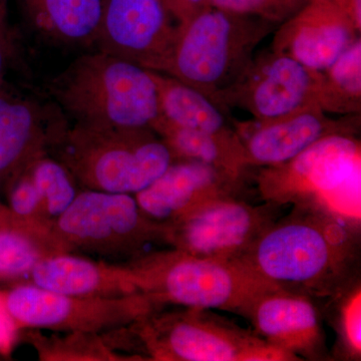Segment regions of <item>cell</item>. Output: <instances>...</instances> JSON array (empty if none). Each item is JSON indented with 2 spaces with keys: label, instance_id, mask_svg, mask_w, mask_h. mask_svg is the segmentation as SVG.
Here are the masks:
<instances>
[{
  "label": "cell",
  "instance_id": "2e32d148",
  "mask_svg": "<svg viewBox=\"0 0 361 361\" xmlns=\"http://www.w3.org/2000/svg\"><path fill=\"white\" fill-rule=\"evenodd\" d=\"M360 32L351 16L331 0H310L278 26L272 51L323 71L360 39Z\"/></svg>",
  "mask_w": 361,
  "mask_h": 361
},
{
  "label": "cell",
  "instance_id": "83f0119b",
  "mask_svg": "<svg viewBox=\"0 0 361 361\" xmlns=\"http://www.w3.org/2000/svg\"><path fill=\"white\" fill-rule=\"evenodd\" d=\"M6 187L9 203L7 207L14 215L37 224L54 226V222L45 216L39 191L26 169L7 183Z\"/></svg>",
  "mask_w": 361,
  "mask_h": 361
},
{
  "label": "cell",
  "instance_id": "d4e9b609",
  "mask_svg": "<svg viewBox=\"0 0 361 361\" xmlns=\"http://www.w3.org/2000/svg\"><path fill=\"white\" fill-rule=\"evenodd\" d=\"M32 330L30 341L40 360L115 361L129 358L114 350L103 334L63 332L65 336H45L39 330Z\"/></svg>",
  "mask_w": 361,
  "mask_h": 361
},
{
  "label": "cell",
  "instance_id": "ffe728a7",
  "mask_svg": "<svg viewBox=\"0 0 361 361\" xmlns=\"http://www.w3.org/2000/svg\"><path fill=\"white\" fill-rule=\"evenodd\" d=\"M68 253L54 231L44 226L21 219L8 207H0V280L27 278L42 259Z\"/></svg>",
  "mask_w": 361,
  "mask_h": 361
},
{
  "label": "cell",
  "instance_id": "d6986e66",
  "mask_svg": "<svg viewBox=\"0 0 361 361\" xmlns=\"http://www.w3.org/2000/svg\"><path fill=\"white\" fill-rule=\"evenodd\" d=\"M42 39L63 47L94 49L102 0H18Z\"/></svg>",
  "mask_w": 361,
  "mask_h": 361
},
{
  "label": "cell",
  "instance_id": "52a82bcc",
  "mask_svg": "<svg viewBox=\"0 0 361 361\" xmlns=\"http://www.w3.org/2000/svg\"><path fill=\"white\" fill-rule=\"evenodd\" d=\"M163 308L130 324L146 360L298 361L210 310Z\"/></svg>",
  "mask_w": 361,
  "mask_h": 361
},
{
  "label": "cell",
  "instance_id": "836d02e7",
  "mask_svg": "<svg viewBox=\"0 0 361 361\" xmlns=\"http://www.w3.org/2000/svg\"><path fill=\"white\" fill-rule=\"evenodd\" d=\"M1 206H2V204H1V203H0V207H1Z\"/></svg>",
  "mask_w": 361,
  "mask_h": 361
},
{
  "label": "cell",
  "instance_id": "8fae6325",
  "mask_svg": "<svg viewBox=\"0 0 361 361\" xmlns=\"http://www.w3.org/2000/svg\"><path fill=\"white\" fill-rule=\"evenodd\" d=\"M180 27L163 0H102L94 49L164 73Z\"/></svg>",
  "mask_w": 361,
  "mask_h": 361
},
{
  "label": "cell",
  "instance_id": "e0dca14e",
  "mask_svg": "<svg viewBox=\"0 0 361 361\" xmlns=\"http://www.w3.org/2000/svg\"><path fill=\"white\" fill-rule=\"evenodd\" d=\"M360 115L334 120L318 106L270 122L241 137L251 168L271 167L291 160L316 142L336 134L357 135Z\"/></svg>",
  "mask_w": 361,
  "mask_h": 361
},
{
  "label": "cell",
  "instance_id": "4dcf8cb0",
  "mask_svg": "<svg viewBox=\"0 0 361 361\" xmlns=\"http://www.w3.org/2000/svg\"><path fill=\"white\" fill-rule=\"evenodd\" d=\"M13 42L7 18H0V87L6 82L7 68L13 56Z\"/></svg>",
  "mask_w": 361,
  "mask_h": 361
},
{
  "label": "cell",
  "instance_id": "d6a6232c",
  "mask_svg": "<svg viewBox=\"0 0 361 361\" xmlns=\"http://www.w3.org/2000/svg\"><path fill=\"white\" fill-rule=\"evenodd\" d=\"M0 18H7V0H0Z\"/></svg>",
  "mask_w": 361,
  "mask_h": 361
},
{
  "label": "cell",
  "instance_id": "7402d4cb",
  "mask_svg": "<svg viewBox=\"0 0 361 361\" xmlns=\"http://www.w3.org/2000/svg\"><path fill=\"white\" fill-rule=\"evenodd\" d=\"M158 87L161 116L185 129L213 135H234L224 110L200 90L166 73L152 71Z\"/></svg>",
  "mask_w": 361,
  "mask_h": 361
},
{
  "label": "cell",
  "instance_id": "5bb4252c",
  "mask_svg": "<svg viewBox=\"0 0 361 361\" xmlns=\"http://www.w3.org/2000/svg\"><path fill=\"white\" fill-rule=\"evenodd\" d=\"M244 180L201 161L175 159L160 177L134 196L142 212L166 225L208 202L241 197Z\"/></svg>",
  "mask_w": 361,
  "mask_h": 361
},
{
  "label": "cell",
  "instance_id": "3957f363",
  "mask_svg": "<svg viewBox=\"0 0 361 361\" xmlns=\"http://www.w3.org/2000/svg\"><path fill=\"white\" fill-rule=\"evenodd\" d=\"M139 293L158 305L217 310L246 318L259 297L280 289L239 260L199 257L169 248L125 263Z\"/></svg>",
  "mask_w": 361,
  "mask_h": 361
},
{
  "label": "cell",
  "instance_id": "5b68a950",
  "mask_svg": "<svg viewBox=\"0 0 361 361\" xmlns=\"http://www.w3.org/2000/svg\"><path fill=\"white\" fill-rule=\"evenodd\" d=\"M361 142L357 135L323 137L291 160L261 167V199L277 206H310L360 225Z\"/></svg>",
  "mask_w": 361,
  "mask_h": 361
},
{
  "label": "cell",
  "instance_id": "7c38bea8",
  "mask_svg": "<svg viewBox=\"0 0 361 361\" xmlns=\"http://www.w3.org/2000/svg\"><path fill=\"white\" fill-rule=\"evenodd\" d=\"M320 71L295 59L270 51L252 59L238 82L223 96L220 106H237L258 123L279 120L318 106Z\"/></svg>",
  "mask_w": 361,
  "mask_h": 361
},
{
  "label": "cell",
  "instance_id": "ac0fdd59",
  "mask_svg": "<svg viewBox=\"0 0 361 361\" xmlns=\"http://www.w3.org/2000/svg\"><path fill=\"white\" fill-rule=\"evenodd\" d=\"M28 282L44 290L80 297H120L139 293L125 264L59 253L39 261Z\"/></svg>",
  "mask_w": 361,
  "mask_h": 361
},
{
  "label": "cell",
  "instance_id": "603a6c76",
  "mask_svg": "<svg viewBox=\"0 0 361 361\" xmlns=\"http://www.w3.org/2000/svg\"><path fill=\"white\" fill-rule=\"evenodd\" d=\"M317 104L325 113L360 115L361 37L329 68L320 71Z\"/></svg>",
  "mask_w": 361,
  "mask_h": 361
},
{
  "label": "cell",
  "instance_id": "4fadbf2b",
  "mask_svg": "<svg viewBox=\"0 0 361 361\" xmlns=\"http://www.w3.org/2000/svg\"><path fill=\"white\" fill-rule=\"evenodd\" d=\"M56 102L45 92L0 87V180L6 184L52 147L70 126Z\"/></svg>",
  "mask_w": 361,
  "mask_h": 361
},
{
  "label": "cell",
  "instance_id": "9a60e30c",
  "mask_svg": "<svg viewBox=\"0 0 361 361\" xmlns=\"http://www.w3.org/2000/svg\"><path fill=\"white\" fill-rule=\"evenodd\" d=\"M318 303L310 296L276 289L259 297L246 319L263 341L298 361L332 360Z\"/></svg>",
  "mask_w": 361,
  "mask_h": 361
},
{
  "label": "cell",
  "instance_id": "4316f807",
  "mask_svg": "<svg viewBox=\"0 0 361 361\" xmlns=\"http://www.w3.org/2000/svg\"><path fill=\"white\" fill-rule=\"evenodd\" d=\"M308 1L310 0H209V4L280 25L300 11Z\"/></svg>",
  "mask_w": 361,
  "mask_h": 361
},
{
  "label": "cell",
  "instance_id": "f1b7e54d",
  "mask_svg": "<svg viewBox=\"0 0 361 361\" xmlns=\"http://www.w3.org/2000/svg\"><path fill=\"white\" fill-rule=\"evenodd\" d=\"M20 330L7 308L4 292L0 291V355H11Z\"/></svg>",
  "mask_w": 361,
  "mask_h": 361
},
{
  "label": "cell",
  "instance_id": "ba28073f",
  "mask_svg": "<svg viewBox=\"0 0 361 361\" xmlns=\"http://www.w3.org/2000/svg\"><path fill=\"white\" fill-rule=\"evenodd\" d=\"M66 251L130 261L149 244H165L166 226L148 217L134 195L82 189L54 221Z\"/></svg>",
  "mask_w": 361,
  "mask_h": 361
},
{
  "label": "cell",
  "instance_id": "277c9868",
  "mask_svg": "<svg viewBox=\"0 0 361 361\" xmlns=\"http://www.w3.org/2000/svg\"><path fill=\"white\" fill-rule=\"evenodd\" d=\"M49 155L82 189L130 195L148 187L175 160L152 129H97L71 123Z\"/></svg>",
  "mask_w": 361,
  "mask_h": 361
},
{
  "label": "cell",
  "instance_id": "1f68e13d",
  "mask_svg": "<svg viewBox=\"0 0 361 361\" xmlns=\"http://www.w3.org/2000/svg\"><path fill=\"white\" fill-rule=\"evenodd\" d=\"M351 16L361 27V0H331Z\"/></svg>",
  "mask_w": 361,
  "mask_h": 361
},
{
  "label": "cell",
  "instance_id": "cb8c5ba5",
  "mask_svg": "<svg viewBox=\"0 0 361 361\" xmlns=\"http://www.w3.org/2000/svg\"><path fill=\"white\" fill-rule=\"evenodd\" d=\"M323 303L327 316L336 332V342L331 360L360 361L361 360V283L356 279L336 295Z\"/></svg>",
  "mask_w": 361,
  "mask_h": 361
},
{
  "label": "cell",
  "instance_id": "7a4b0ae2",
  "mask_svg": "<svg viewBox=\"0 0 361 361\" xmlns=\"http://www.w3.org/2000/svg\"><path fill=\"white\" fill-rule=\"evenodd\" d=\"M71 123L97 129H153L161 118L152 71L104 52H87L47 84Z\"/></svg>",
  "mask_w": 361,
  "mask_h": 361
},
{
  "label": "cell",
  "instance_id": "484cf974",
  "mask_svg": "<svg viewBox=\"0 0 361 361\" xmlns=\"http://www.w3.org/2000/svg\"><path fill=\"white\" fill-rule=\"evenodd\" d=\"M25 169L39 191L45 216L54 223L77 197L78 183L70 171L51 155L40 157Z\"/></svg>",
  "mask_w": 361,
  "mask_h": 361
},
{
  "label": "cell",
  "instance_id": "30bf717a",
  "mask_svg": "<svg viewBox=\"0 0 361 361\" xmlns=\"http://www.w3.org/2000/svg\"><path fill=\"white\" fill-rule=\"evenodd\" d=\"M279 212L280 206L269 202L254 205L241 197L216 199L166 224V245L199 257L239 260Z\"/></svg>",
  "mask_w": 361,
  "mask_h": 361
},
{
  "label": "cell",
  "instance_id": "9c48e42d",
  "mask_svg": "<svg viewBox=\"0 0 361 361\" xmlns=\"http://www.w3.org/2000/svg\"><path fill=\"white\" fill-rule=\"evenodd\" d=\"M20 329L103 334L128 326L161 306L142 293L80 297L44 290L30 282L4 292Z\"/></svg>",
  "mask_w": 361,
  "mask_h": 361
},
{
  "label": "cell",
  "instance_id": "44dd1931",
  "mask_svg": "<svg viewBox=\"0 0 361 361\" xmlns=\"http://www.w3.org/2000/svg\"><path fill=\"white\" fill-rule=\"evenodd\" d=\"M152 130L168 145L175 159L201 161L244 180L251 169L239 133L208 134L178 127L161 116Z\"/></svg>",
  "mask_w": 361,
  "mask_h": 361
},
{
  "label": "cell",
  "instance_id": "6da1fadb",
  "mask_svg": "<svg viewBox=\"0 0 361 361\" xmlns=\"http://www.w3.org/2000/svg\"><path fill=\"white\" fill-rule=\"evenodd\" d=\"M239 261L282 290L325 300L360 278V225L322 209L293 206Z\"/></svg>",
  "mask_w": 361,
  "mask_h": 361
},
{
  "label": "cell",
  "instance_id": "f546056e",
  "mask_svg": "<svg viewBox=\"0 0 361 361\" xmlns=\"http://www.w3.org/2000/svg\"><path fill=\"white\" fill-rule=\"evenodd\" d=\"M163 2L180 25L210 6L209 0H163Z\"/></svg>",
  "mask_w": 361,
  "mask_h": 361
},
{
  "label": "cell",
  "instance_id": "8992f818",
  "mask_svg": "<svg viewBox=\"0 0 361 361\" xmlns=\"http://www.w3.org/2000/svg\"><path fill=\"white\" fill-rule=\"evenodd\" d=\"M278 26L209 6L180 25L164 73L200 90L220 106L250 65L256 47Z\"/></svg>",
  "mask_w": 361,
  "mask_h": 361
}]
</instances>
